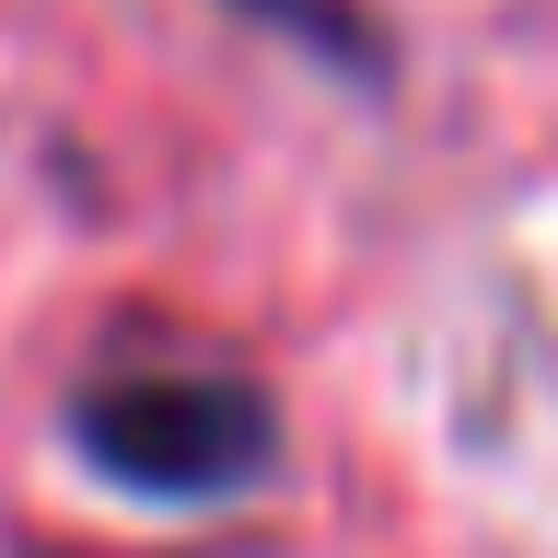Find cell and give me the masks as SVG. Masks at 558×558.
Listing matches in <instances>:
<instances>
[{"instance_id": "cell-1", "label": "cell", "mask_w": 558, "mask_h": 558, "mask_svg": "<svg viewBox=\"0 0 558 558\" xmlns=\"http://www.w3.org/2000/svg\"><path fill=\"white\" fill-rule=\"evenodd\" d=\"M70 442L94 453V477L117 488H163V500H221L268 465L279 418L256 384L233 373H117L105 396H82Z\"/></svg>"}]
</instances>
